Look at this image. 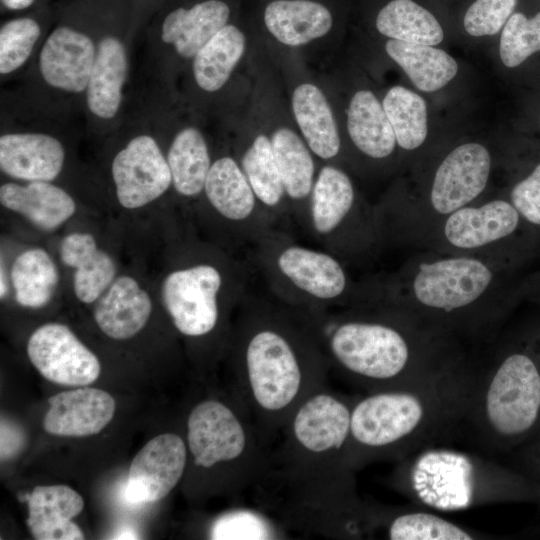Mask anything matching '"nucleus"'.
Returning <instances> with one entry per match:
<instances>
[{
    "instance_id": "1",
    "label": "nucleus",
    "mask_w": 540,
    "mask_h": 540,
    "mask_svg": "<svg viewBox=\"0 0 540 540\" xmlns=\"http://www.w3.org/2000/svg\"><path fill=\"white\" fill-rule=\"evenodd\" d=\"M305 316L329 370L365 392L438 378L466 365L451 334L382 296Z\"/></svg>"
},
{
    "instance_id": "2",
    "label": "nucleus",
    "mask_w": 540,
    "mask_h": 540,
    "mask_svg": "<svg viewBox=\"0 0 540 540\" xmlns=\"http://www.w3.org/2000/svg\"><path fill=\"white\" fill-rule=\"evenodd\" d=\"M229 344L238 398L270 443L294 409L327 385L325 355L302 312L252 291L236 311Z\"/></svg>"
},
{
    "instance_id": "3",
    "label": "nucleus",
    "mask_w": 540,
    "mask_h": 540,
    "mask_svg": "<svg viewBox=\"0 0 540 540\" xmlns=\"http://www.w3.org/2000/svg\"><path fill=\"white\" fill-rule=\"evenodd\" d=\"M469 367L411 385L355 396L348 462L355 471L398 461L460 430Z\"/></svg>"
},
{
    "instance_id": "4",
    "label": "nucleus",
    "mask_w": 540,
    "mask_h": 540,
    "mask_svg": "<svg viewBox=\"0 0 540 540\" xmlns=\"http://www.w3.org/2000/svg\"><path fill=\"white\" fill-rule=\"evenodd\" d=\"M510 345L480 370L469 368L463 416L474 441L492 453H510L540 434V347Z\"/></svg>"
},
{
    "instance_id": "5",
    "label": "nucleus",
    "mask_w": 540,
    "mask_h": 540,
    "mask_svg": "<svg viewBox=\"0 0 540 540\" xmlns=\"http://www.w3.org/2000/svg\"><path fill=\"white\" fill-rule=\"evenodd\" d=\"M396 462L392 486L435 510L504 502L540 504L537 489L519 470L481 455L434 444Z\"/></svg>"
},
{
    "instance_id": "6",
    "label": "nucleus",
    "mask_w": 540,
    "mask_h": 540,
    "mask_svg": "<svg viewBox=\"0 0 540 540\" xmlns=\"http://www.w3.org/2000/svg\"><path fill=\"white\" fill-rule=\"evenodd\" d=\"M354 399L328 385L308 395L282 428L281 446L271 452L267 472L303 485L356 484V471L348 462Z\"/></svg>"
},
{
    "instance_id": "7",
    "label": "nucleus",
    "mask_w": 540,
    "mask_h": 540,
    "mask_svg": "<svg viewBox=\"0 0 540 540\" xmlns=\"http://www.w3.org/2000/svg\"><path fill=\"white\" fill-rule=\"evenodd\" d=\"M250 259L268 294L306 315L362 301L340 258L297 243L286 229H274L260 239L251 247Z\"/></svg>"
},
{
    "instance_id": "8",
    "label": "nucleus",
    "mask_w": 540,
    "mask_h": 540,
    "mask_svg": "<svg viewBox=\"0 0 540 540\" xmlns=\"http://www.w3.org/2000/svg\"><path fill=\"white\" fill-rule=\"evenodd\" d=\"M495 278L492 267L477 257H440L417 266L408 284L410 296L384 297L451 335L456 329L478 331L496 319L481 307Z\"/></svg>"
},
{
    "instance_id": "9",
    "label": "nucleus",
    "mask_w": 540,
    "mask_h": 540,
    "mask_svg": "<svg viewBox=\"0 0 540 540\" xmlns=\"http://www.w3.org/2000/svg\"><path fill=\"white\" fill-rule=\"evenodd\" d=\"M186 428L194 467L225 468L235 492L252 489L268 467L269 442L239 398L233 405L214 398L198 402L188 414Z\"/></svg>"
},
{
    "instance_id": "10",
    "label": "nucleus",
    "mask_w": 540,
    "mask_h": 540,
    "mask_svg": "<svg viewBox=\"0 0 540 540\" xmlns=\"http://www.w3.org/2000/svg\"><path fill=\"white\" fill-rule=\"evenodd\" d=\"M249 274L234 260H201L169 272L161 284L162 304L183 336L201 339L222 327L249 293Z\"/></svg>"
},
{
    "instance_id": "11",
    "label": "nucleus",
    "mask_w": 540,
    "mask_h": 540,
    "mask_svg": "<svg viewBox=\"0 0 540 540\" xmlns=\"http://www.w3.org/2000/svg\"><path fill=\"white\" fill-rule=\"evenodd\" d=\"M305 231L342 261L378 235L375 213L359 212L350 177L334 165H324L317 173Z\"/></svg>"
},
{
    "instance_id": "12",
    "label": "nucleus",
    "mask_w": 540,
    "mask_h": 540,
    "mask_svg": "<svg viewBox=\"0 0 540 540\" xmlns=\"http://www.w3.org/2000/svg\"><path fill=\"white\" fill-rule=\"evenodd\" d=\"M203 193L239 246L251 248L279 228L258 201L240 164L231 156H221L212 162Z\"/></svg>"
},
{
    "instance_id": "13",
    "label": "nucleus",
    "mask_w": 540,
    "mask_h": 540,
    "mask_svg": "<svg viewBox=\"0 0 540 540\" xmlns=\"http://www.w3.org/2000/svg\"><path fill=\"white\" fill-rule=\"evenodd\" d=\"M111 174L119 204L129 210L160 198L172 185L171 171L158 142L149 134L131 138L117 152Z\"/></svg>"
},
{
    "instance_id": "14",
    "label": "nucleus",
    "mask_w": 540,
    "mask_h": 540,
    "mask_svg": "<svg viewBox=\"0 0 540 540\" xmlns=\"http://www.w3.org/2000/svg\"><path fill=\"white\" fill-rule=\"evenodd\" d=\"M27 354L47 380L66 386H85L100 375L97 356L61 323H47L29 337Z\"/></svg>"
},
{
    "instance_id": "15",
    "label": "nucleus",
    "mask_w": 540,
    "mask_h": 540,
    "mask_svg": "<svg viewBox=\"0 0 540 540\" xmlns=\"http://www.w3.org/2000/svg\"><path fill=\"white\" fill-rule=\"evenodd\" d=\"M188 460L186 442L175 433L148 441L133 458L124 489L132 504L152 503L167 496L182 479Z\"/></svg>"
},
{
    "instance_id": "16",
    "label": "nucleus",
    "mask_w": 540,
    "mask_h": 540,
    "mask_svg": "<svg viewBox=\"0 0 540 540\" xmlns=\"http://www.w3.org/2000/svg\"><path fill=\"white\" fill-rule=\"evenodd\" d=\"M491 170V156L479 143L453 149L438 166L431 190L430 205L436 214L447 216L469 205L485 189Z\"/></svg>"
},
{
    "instance_id": "17",
    "label": "nucleus",
    "mask_w": 540,
    "mask_h": 540,
    "mask_svg": "<svg viewBox=\"0 0 540 540\" xmlns=\"http://www.w3.org/2000/svg\"><path fill=\"white\" fill-rule=\"evenodd\" d=\"M97 44L82 28L60 23L46 37L39 54V71L52 88L67 93L85 92Z\"/></svg>"
},
{
    "instance_id": "18",
    "label": "nucleus",
    "mask_w": 540,
    "mask_h": 540,
    "mask_svg": "<svg viewBox=\"0 0 540 540\" xmlns=\"http://www.w3.org/2000/svg\"><path fill=\"white\" fill-rule=\"evenodd\" d=\"M231 7L225 0H195L170 6L159 17L161 40L186 59L229 23Z\"/></svg>"
},
{
    "instance_id": "19",
    "label": "nucleus",
    "mask_w": 540,
    "mask_h": 540,
    "mask_svg": "<svg viewBox=\"0 0 540 540\" xmlns=\"http://www.w3.org/2000/svg\"><path fill=\"white\" fill-rule=\"evenodd\" d=\"M43 418L44 430L52 435L83 437L99 433L112 420L115 400L106 391L82 387L49 398Z\"/></svg>"
},
{
    "instance_id": "20",
    "label": "nucleus",
    "mask_w": 540,
    "mask_h": 540,
    "mask_svg": "<svg viewBox=\"0 0 540 540\" xmlns=\"http://www.w3.org/2000/svg\"><path fill=\"white\" fill-rule=\"evenodd\" d=\"M520 214L511 202L494 199L464 206L445 217L442 234L455 249L474 250L496 243L518 227Z\"/></svg>"
},
{
    "instance_id": "21",
    "label": "nucleus",
    "mask_w": 540,
    "mask_h": 540,
    "mask_svg": "<svg viewBox=\"0 0 540 540\" xmlns=\"http://www.w3.org/2000/svg\"><path fill=\"white\" fill-rule=\"evenodd\" d=\"M65 149L54 136L39 132L5 133L0 137V168L26 182H52L61 173Z\"/></svg>"
},
{
    "instance_id": "22",
    "label": "nucleus",
    "mask_w": 540,
    "mask_h": 540,
    "mask_svg": "<svg viewBox=\"0 0 540 540\" xmlns=\"http://www.w3.org/2000/svg\"><path fill=\"white\" fill-rule=\"evenodd\" d=\"M271 144L287 199L290 219L304 230L316 179L314 155L306 142L287 127L276 129Z\"/></svg>"
},
{
    "instance_id": "23",
    "label": "nucleus",
    "mask_w": 540,
    "mask_h": 540,
    "mask_svg": "<svg viewBox=\"0 0 540 540\" xmlns=\"http://www.w3.org/2000/svg\"><path fill=\"white\" fill-rule=\"evenodd\" d=\"M151 312L149 293L134 277L122 275L95 301L93 317L105 335L126 340L145 327Z\"/></svg>"
},
{
    "instance_id": "24",
    "label": "nucleus",
    "mask_w": 540,
    "mask_h": 540,
    "mask_svg": "<svg viewBox=\"0 0 540 540\" xmlns=\"http://www.w3.org/2000/svg\"><path fill=\"white\" fill-rule=\"evenodd\" d=\"M128 75V57L124 42L113 32L97 42L93 68L85 90L87 107L102 120L114 118L122 104Z\"/></svg>"
},
{
    "instance_id": "25",
    "label": "nucleus",
    "mask_w": 540,
    "mask_h": 540,
    "mask_svg": "<svg viewBox=\"0 0 540 540\" xmlns=\"http://www.w3.org/2000/svg\"><path fill=\"white\" fill-rule=\"evenodd\" d=\"M28 528L38 540H82L84 534L72 518L81 513L84 501L66 485L37 486L27 495Z\"/></svg>"
},
{
    "instance_id": "26",
    "label": "nucleus",
    "mask_w": 540,
    "mask_h": 540,
    "mask_svg": "<svg viewBox=\"0 0 540 540\" xmlns=\"http://www.w3.org/2000/svg\"><path fill=\"white\" fill-rule=\"evenodd\" d=\"M0 203L43 231H54L76 211L72 196L49 181L4 183L0 187Z\"/></svg>"
},
{
    "instance_id": "27",
    "label": "nucleus",
    "mask_w": 540,
    "mask_h": 540,
    "mask_svg": "<svg viewBox=\"0 0 540 540\" xmlns=\"http://www.w3.org/2000/svg\"><path fill=\"white\" fill-rule=\"evenodd\" d=\"M59 254L62 263L74 269V294L84 304L95 303L115 280L117 267L114 260L98 247L90 233L66 235L61 241Z\"/></svg>"
},
{
    "instance_id": "28",
    "label": "nucleus",
    "mask_w": 540,
    "mask_h": 540,
    "mask_svg": "<svg viewBox=\"0 0 540 540\" xmlns=\"http://www.w3.org/2000/svg\"><path fill=\"white\" fill-rule=\"evenodd\" d=\"M262 18L276 40L293 47L325 36L334 22L331 10L317 0H271Z\"/></svg>"
},
{
    "instance_id": "29",
    "label": "nucleus",
    "mask_w": 540,
    "mask_h": 540,
    "mask_svg": "<svg viewBox=\"0 0 540 540\" xmlns=\"http://www.w3.org/2000/svg\"><path fill=\"white\" fill-rule=\"evenodd\" d=\"M292 110L312 153L322 160L335 158L341 140L331 107L320 88L312 83L297 86L292 95Z\"/></svg>"
},
{
    "instance_id": "30",
    "label": "nucleus",
    "mask_w": 540,
    "mask_h": 540,
    "mask_svg": "<svg viewBox=\"0 0 540 540\" xmlns=\"http://www.w3.org/2000/svg\"><path fill=\"white\" fill-rule=\"evenodd\" d=\"M239 164L260 204L279 228L286 229L290 214L271 139L265 134L257 135L242 154Z\"/></svg>"
},
{
    "instance_id": "31",
    "label": "nucleus",
    "mask_w": 540,
    "mask_h": 540,
    "mask_svg": "<svg viewBox=\"0 0 540 540\" xmlns=\"http://www.w3.org/2000/svg\"><path fill=\"white\" fill-rule=\"evenodd\" d=\"M390 540H473L486 539L437 514L419 510L379 507L375 532Z\"/></svg>"
},
{
    "instance_id": "32",
    "label": "nucleus",
    "mask_w": 540,
    "mask_h": 540,
    "mask_svg": "<svg viewBox=\"0 0 540 540\" xmlns=\"http://www.w3.org/2000/svg\"><path fill=\"white\" fill-rule=\"evenodd\" d=\"M347 130L356 148L370 158L390 156L397 143L383 106L369 90H360L352 97L347 111Z\"/></svg>"
},
{
    "instance_id": "33",
    "label": "nucleus",
    "mask_w": 540,
    "mask_h": 540,
    "mask_svg": "<svg viewBox=\"0 0 540 540\" xmlns=\"http://www.w3.org/2000/svg\"><path fill=\"white\" fill-rule=\"evenodd\" d=\"M166 159L172 185L180 196L195 198L203 193L212 161L199 129L188 126L179 130L171 141Z\"/></svg>"
},
{
    "instance_id": "34",
    "label": "nucleus",
    "mask_w": 540,
    "mask_h": 540,
    "mask_svg": "<svg viewBox=\"0 0 540 540\" xmlns=\"http://www.w3.org/2000/svg\"><path fill=\"white\" fill-rule=\"evenodd\" d=\"M385 49L412 83L424 92L441 89L458 71L457 62L452 56L431 45L389 39Z\"/></svg>"
},
{
    "instance_id": "35",
    "label": "nucleus",
    "mask_w": 540,
    "mask_h": 540,
    "mask_svg": "<svg viewBox=\"0 0 540 540\" xmlns=\"http://www.w3.org/2000/svg\"><path fill=\"white\" fill-rule=\"evenodd\" d=\"M246 38L235 24L228 23L193 57L192 70L196 84L206 92L221 89L242 58Z\"/></svg>"
},
{
    "instance_id": "36",
    "label": "nucleus",
    "mask_w": 540,
    "mask_h": 540,
    "mask_svg": "<svg viewBox=\"0 0 540 540\" xmlns=\"http://www.w3.org/2000/svg\"><path fill=\"white\" fill-rule=\"evenodd\" d=\"M375 26L380 34L403 42L437 45L444 31L435 15L414 0H390L378 11Z\"/></svg>"
},
{
    "instance_id": "37",
    "label": "nucleus",
    "mask_w": 540,
    "mask_h": 540,
    "mask_svg": "<svg viewBox=\"0 0 540 540\" xmlns=\"http://www.w3.org/2000/svg\"><path fill=\"white\" fill-rule=\"evenodd\" d=\"M10 278L16 302L26 308L47 305L58 287L59 272L43 248H29L14 260Z\"/></svg>"
},
{
    "instance_id": "38",
    "label": "nucleus",
    "mask_w": 540,
    "mask_h": 540,
    "mask_svg": "<svg viewBox=\"0 0 540 540\" xmlns=\"http://www.w3.org/2000/svg\"><path fill=\"white\" fill-rule=\"evenodd\" d=\"M382 106L401 148L414 150L424 143L428 124L421 96L403 86H394L386 93Z\"/></svg>"
},
{
    "instance_id": "39",
    "label": "nucleus",
    "mask_w": 540,
    "mask_h": 540,
    "mask_svg": "<svg viewBox=\"0 0 540 540\" xmlns=\"http://www.w3.org/2000/svg\"><path fill=\"white\" fill-rule=\"evenodd\" d=\"M287 530L261 508L238 507L217 516L209 528L213 540H272L287 538Z\"/></svg>"
},
{
    "instance_id": "40",
    "label": "nucleus",
    "mask_w": 540,
    "mask_h": 540,
    "mask_svg": "<svg viewBox=\"0 0 540 540\" xmlns=\"http://www.w3.org/2000/svg\"><path fill=\"white\" fill-rule=\"evenodd\" d=\"M41 34L42 26L36 15L12 18L1 25V75L16 71L28 60Z\"/></svg>"
},
{
    "instance_id": "41",
    "label": "nucleus",
    "mask_w": 540,
    "mask_h": 540,
    "mask_svg": "<svg viewBox=\"0 0 540 540\" xmlns=\"http://www.w3.org/2000/svg\"><path fill=\"white\" fill-rule=\"evenodd\" d=\"M499 51L503 64L510 68L540 51V12L531 18L513 13L502 28Z\"/></svg>"
},
{
    "instance_id": "42",
    "label": "nucleus",
    "mask_w": 540,
    "mask_h": 540,
    "mask_svg": "<svg viewBox=\"0 0 540 540\" xmlns=\"http://www.w3.org/2000/svg\"><path fill=\"white\" fill-rule=\"evenodd\" d=\"M518 0H474L463 16L465 31L474 37L497 34L513 14Z\"/></svg>"
},
{
    "instance_id": "43",
    "label": "nucleus",
    "mask_w": 540,
    "mask_h": 540,
    "mask_svg": "<svg viewBox=\"0 0 540 540\" xmlns=\"http://www.w3.org/2000/svg\"><path fill=\"white\" fill-rule=\"evenodd\" d=\"M511 203L528 222L540 225V164L511 191Z\"/></svg>"
},
{
    "instance_id": "44",
    "label": "nucleus",
    "mask_w": 540,
    "mask_h": 540,
    "mask_svg": "<svg viewBox=\"0 0 540 540\" xmlns=\"http://www.w3.org/2000/svg\"><path fill=\"white\" fill-rule=\"evenodd\" d=\"M516 464L519 470L537 489L540 495V436L515 449Z\"/></svg>"
},
{
    "instance_id": "45",
    "label": "nucleus",
    "mask_w": 540,
    "mask_h": 540,
    "mask_svg": "<svg viewBox=\"0 0 540 540\" xmlns=\"http://www.w3.org/2000/svg\"><path fill=\"white\" fill-rule=\"evenodd\" d=\"M131 12L133 14L140 15L142 9H148L155 6L158 0H127Z\"/></svg>"
},
{
    "instance_id": "46",
    "label": "nucleus",
    "mask_w": 540,
    "mask_h": 540,
    "mask_svg": "<svg viewBox=\"0 0 540 540\" xmlns=\"http://www.w3.org/2000/svg\"><path fill=\"white\" fill-rule=\"evenodd\" d=\"M3 269L1 268V283H0V296H1V299H3L6 295H7V291H8V286H7V282H6V277L5 275H3Z\"/></svg>"
},
{
    "instance_id": "47",
    "label": "nucleus",
    "mask_w": 540,
    "mask_h": 540,
    "mask_svg": "<svg viewBox=\"0 0 540 540\" xmlns=\"http://www.w3.org/2000/svg\"><path fill=\"white\" fill-rule=\"evenodd\" d=\"M117 539H136V534L133 531H128L127 529L123 530L121 533H119L117 536H115Z\"/></svg>"
},
{
    "instance_id": "48",
    "label": "nucleus",
    "mask_w": 540,
    "mask_h": 540,
    "mask_svg": "<svg viewBox=\"0 0 540 540\" xmlns=\"http://www.w3.org/2000/svg\"><path fill=\"white\" fill-rule=\"evenodd\" d=\"M539 436H540V434H539L537 437H539ZM537 437H536V438H537ZM533 440H534V439H533ZM528 443H529V442H528Z\"/></svg>"
}]
</instances>
